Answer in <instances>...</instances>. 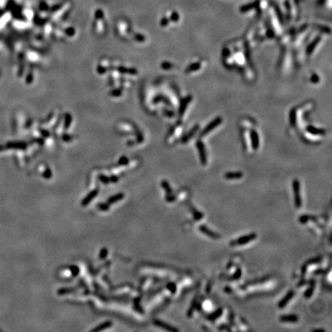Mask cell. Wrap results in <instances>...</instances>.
<instances>
[{
  "instance_id": "6da1fadb",
  "label": "cell",
  "mask_w": 332,
  "mask_h": 332,
  "mask_svg": "<svg viewBox=\"0 0 332 332\" xmlns=\"http://www.w3.org/2000/svg\"><path fill=\"white\" fill-rule=\"evenodd\" d=\"M294 192V199H295V205L296 208L300 209L302 206V199L300 194V182L297 179H295L292 184Z\"/></svg>"
},
{
  "instance_id": "7a4b0ae2",
  "label": "cell",
  "mask_w": 332,
  "mask_h": 332,
  "mask_svg": "<svg viewBox=\"0 0 332 332\" xmlns=\"http://www.w3.org/2000/svg\"><path fill=\"white\" fill-rule=\"evenodd\" d=\"M257 238V235L255 233H251L250 235H244V236L241 237L239 239H238L236 240V242H234V245H245L249 243L251 241L254 240V239Z\"/></svg>"
},
{
  "instance_id": "3957f363",
  "label": "cell",
  "mask_w": 332,
  "mask_h": 332,
  "mask_svg": "<svg viewBox=\"0 0 332 332\" xmlns=\"http://www.w3.org/2000/svg\"><path fill=\"white\" fill-rule=\"evenodd\" d=\"M199 230H200V232H201L203 234H205V235H207V236L210 237V238H212V239H219V238L221 237L218 233H215V232L212 231V230L209 229V228H207L205 225H202V224L200 225Z\"/></svg>"
},
{
  "instance_id": "277c9868",
  "label": "cell",
  "mask_w": 332,
  "mask_h": 332,
  "mask_svg": "<svg viewBox=\"0 0 332 332\" xmlns=\"http://www.w3.org/2000/svg\"><path fill=\"white\" fill-rule=\"evenodd\" d=\"M293 295H294L293 291H290V292H288V293H287V295H285V296H284V297L279 301V303H278V307H279L280 308H283V307H284V306L286 305L288 302H289V301L293 298Z\"/></svg>"
},
{
  "instance_id": "5b68a950",
  "label": "cell",
  "mask_w": 332,
  "mask_h": 332,
  "mask_svg": "<svg viewBox=\"0 0 332 332\" xmlns=\"http://www.w3.org/2000/svg\"><path fill=\"white\" fill-rule=\"evenodd\" d=\"M221 119L220 118H216V119H215L213 122H212V123H210L209 125V126H207L206 128L205 129V130H204L202 132H201V135H206L208 134V133L209 132H211L212 130V129H214L215 127H217L218 126L219 124H220V122H221Z\"/></svg>"
},
{
  "instance_id": "8992f818",
  "label": "cell",
  "mask_w": 332,
  "mask_h": 332,
  "mask_svg": "<svg viewBox=\"0 0 332 332\" xmlns=\"http://www.w3.org/2000/svg\"><path fill=\"white\" fill-rule=\"evenodd\" d=\"M280 321L282 322H289V323H295L298 321V318L297 315H282L280 317Z\"/></svg>"
},
{
  "instance_id": "52a82bcc",
  "label": "cell",
  "mask_w": 332,
  "mask_h": 332,
  "mask_svg": "<svg viewBox=\"0 0 332 332\" xmlns=\"http://www.w3.org/2000/svg\"><path fill=\"white\" fill-rule=\"evenodd\" d=\"M243 177V174L241 171L237 172H227L224 175V178L228 180H233V179H239Z\"/></svg>"
},
{
  "instance_id": "ba28073f",
  "label": "cell",
  "mask_w": 332,
  "mask_h": 332,
  "mask_svg": "<svg viewBox=\"0 0 332 332\" xmlns=\"http://www.w3.org/2000/svg\"><path fill=\"white\" fill-rule=\"evenodd\" d=\"M198 150H199L200 153V159H201V163L203 165H205L207 162V156H206V152L205 150V147L202 144L198 143Z\"/></svg>"
},
{
  "instance_id": "9c48e42d",
  "label": "cell",
  "mask_w": 332,
  "mask_h": 332,
  "mask_svg": "<svg viewBox=\"0 0 332 332\" xmlns=\"http://www.w3.org/2000/svg\"><path fill=\"white\" fill-rule=\"evenodd\" d=\"M222 312H223L222 308H218V309L216 310L215 311H214L213 313H212V314H211V315H209V317H208V318H209V320H210V321H215V320L218 319L219 317L221 316V315H222Z\"/></svg>"
},
{
  "instance_id": "30bf717a",
  "label": "cell",
  "mask_w": 332,
  "mask_h": 332,
  "mask_svg": "<svg viewBox=\"0 0 332 332\" xmlns=\"http://www.w3.org/2000/svg\"><path fill=\"white\" fill-rule=\"evenodd\" d=\"M315 281H314L311 283L310 287L308 288V289L306 291L305 293H304V297L307 298H311V296H312L313 292H314V291H315Z\"/></svg>"
},
{
  "instance_id": "8fae6325",
  "label": "cell",
  "mask_w": 332,
  "mask_h": 332,
  "mask_svg": "<svg viewBox=\"0 0 332 332\" xmlns=\"http://www.w3.org/2000/svg\"><path fill=\"white\" fill-rule=\"evenodd\" d=\"M251 136H252V138H253V145H254V149H257L258 148V135H257V133L255 132H252V133H251Z\"/></svg>"
},
{
  "instance_id": "7c38bea8",
  "label": "cell",
  "mask_w": 332,
  "mask_h": 332,
  "mask_svg": "<svg viewBox=\"0 0 332 332\" xmlns=\"http://www.w3.org/2000/svg\"><path fill=\"white\" fill-rule=\"evenodd\" d=\"M307 130L311 133H312V134H321V133H324V132L322 131V130H319V129H317L313 127H309L307 129Z\"/></svg>"
},
{
  "instance_id": "4fadbf2b",
  "label": "cell",
  "mask_w": 332,
  "mask_h": 332,
  "mask_svg": "<svg viewBox=\"0 0 332 332\" xmlns=\"http://www.w3.org/2000/svg\"><path fill=\"white\" fill-rule=\"evenodd\" d=\"M241 274H242V271H241V269H238L236 271V273H235L234 275L232 276V277H231V279L232 280H237V279H239V278H240L241 277Z\"/></svg>"
},
{
  "instance_id": "5bb4252c",
  "label": "cell",
  "mask_w": 332,
  "mask_h": 332,
  "mask_svg": "<svg viewBox=\"0 0 332 332\" xmlns=\"http://www.w3.org/2000/svg\"><path fill=\"white\" fill-rule=\"evenodd\" d=\"M194 307H195V300L193 301L192 305L191 306L190 309H189L188 311V316L190 317V316H191V315H192V313H193V311H194Z\"/></svg>"
},
{
  "instance_id": "9a60e30c",
  "label": "cell",
  "mask_w": 332,
  "mask_h": 332,
  "mask_svg": "<svg viewBox=\"0 0 332 332\" xmlns=\"http://www.w3.org/2000/svg\"><path fill=\"white\" fill-rule=\"evenodd\" d=\"M309 218H310L307 215H303L301 216V217H300V218H299V221H300L301 224H304V223H306L308 220H309Z\"/></svg>"
},
{
  "instance_id": "2e32d148",
  "label": "cell",
  "mask_w": 332,
  "mask_h": 332,
  "mask_svg": "<svg viewBox=\"0 0 332 332\" xmlns=\"http://www.w3.org/2000/svg\"><path fill=\"white\" fill-rule=\"evenodd\" d=\"M194 218L197 219V220H198V219H201V218L203 217V215H202V214H201V213H200L199 212H198V211H195V212H194Z\"/></svg>"
},
{
  "instance_id": "e0dca14e",
  "label": "cell",
  "mask_w": 332,
  "mask_h": 332,
  "mask_svg": "<svg viewBox=\"0 0 332 332\" xmlns=\"http://www.w3.org/2000/svg\"><path fill=\"white\" fill-rule=\"evenodd\" d=\"M199 67H200L199 64L195 63V64H194V65H192V66H190V70H191V71L197 70V69H199Z\"/></svg>"
},
{
  "instance_id": "ac0fdd59",
  "label": "cell",
  "mask_w": 332,
  "mask_h": 332,
  "mask_svg": "<svg viewBox=\"0 0 332 332\" xmlns=\"http://www.w3.org/2000/svg\"><path fill=\"white\" fill-rule=\"evenodd\" d=\"M315 331H324V330H321V329H318V330H315Z\"/></svg>"
}]
</instances>
